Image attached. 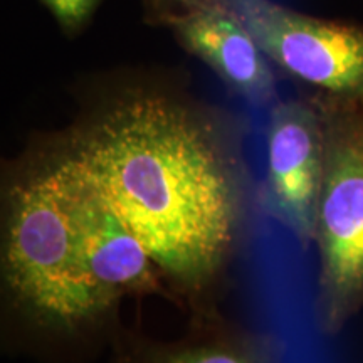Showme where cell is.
Instances as JSON below:
<instances>
[{"mask_svg": "<svg viewBox=\"0 0 363 363\" xmlns=\"http://www.w3.org/2000/svg\"><path fill=\"white\" fill-rule=\"evenodd\" d=\"M247 123L155 84L115 91L54 142L110 199L195 318L246 240L257 206Z\"/></svg>", "mask_w": 363, "mask_h": 363, "instance_id": "obj_1", "label": "cell"}, {"mask_svg": "<svg viewBox=\"0 0 363 363\" xmlns=\"http://www.w3.org/2000/svg\"><path fill=\"white\" fill-rule=\"evenodd\" d=\"M4 274L30 315V350L54 362L84 357L108 318L91 286L71 169L49 142L7 190Z\"/></svg>", "mask_w": 363, "mask_h": 363, "instance_id": "obj_2", "label": "cell"}, {"mask_svg": "<svg viewBox=\"0 0 363 363\" xmlns=\"http://www.w3.org/2000/svg\"><path fill=\"white\" fill-rule=\"evenodd\" d=\"M325 126L315 238L318 328L337 335L363 311V104L311 96Z\"/></svg>", "mask_w": 363, "mask_h": 363, "instance_id": "obj_3", "label": "cell"}, {"mask_svg": "<svg viewBox=\"0 0 363 363\" xmlns=\"http://www.w3.org/2000/svg\"><path fill=\"white\" fill-rule=\"evenodd\" d=\"M272 65L318 96L363 104V26L328 21L272 0H227Z\"/></svg>", "mask_w": 363, "mask_h": 363, "instance_id": "obj_4", "label": "cell"}, {"mask_svg": "<svg viewBox=\"0 0 363 363\" xmlns=\"http://www.w3.org/2000/svg\"><path fill=\"white\" fill-rule=\"evenodd\" d=\"M266 175L257 207L308 249L325 175V126L320 108L308 99L276 101L266 123Z\"/></svg>", "mask_w": 363, "mask_h": 363, "instance_id": "obj_5", "label": "cell"}, {"mask_svg": "<svg viewBox=\"0 0 363 363\" xmlns=\"http://www.w3.org/2000/svg\"><path fill=\"white\" fill-rule=\"evenodd\" d=\"M49 142L65 157L72 172L88 246L89 279L104 316L126 296L162 294L174 299L167 291L169 284L162 271L142 240L111 206L110 199L52 138Z\"/></svg>", "mask_w": 363, "mask_h": 363, "instance_id": "obj_6", "label": "cell"}, {"mask_svg": "<svg viewBox=\"0 0 363 363\" xmlns=\"http://www.w3.org/2000/svg\"><path fill=\"white\" fill-rule=\"evenodd\" d=\"M167 26L177 43L211 67L235 96L254 108H271L278 101L272 62L227 4L187 12Z\"/></svg>", "mask_w": 363, "mask_h": 363, "instance_id": "obj_7", "label": "cell"}, {"mask_svg": "<svg viewBox=\"0 0 363 363\" xmlns=\"http://www.w3.org/2000/svg\"><path fill=\"white\" fill-rule=\"evenodd\" d=\"M113 363H279V342L271 335L240 328L211 315L195 318L187 335L158 342L142 335L116 333Z\"/></svg>", "mask_w": 363, "mask_h": 363, "instance_id": "obj_8", "label": "cell"}, {"mask_svg": "<svg viewBox=\"0 0 363 363\" xmlns=\"http://www.w3.org/2000/svg\"><path fill=\"white\" fill-rule=\"evenodd\" d=\"M67 34L83 29L103 0H40Z\"/></svg>", "mask_w": 363, "mask_h": 363, "instance_id": "obj_9", "label": "cell"}, {"mask_svg": "<svg viewBox=\"0 0 363 363\" xmlns=\"http://www.w3.org/2000/svg\"><path fill=\"white\" fill-rule=\"evenodd\" d=\"M216 4H227V0H145L147 12L160 24H169L184 13Z\"/></svg>", "mask_w": 363, "mask_h": 363, "instance_id": "obj_10", "label": "cell"}]
</instances>
